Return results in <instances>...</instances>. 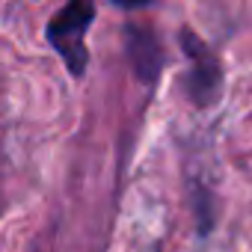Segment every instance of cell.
<instances>
[{"instance_id": "cell-1", "label": "cell", "mask_w": 252, "mask_h": 252, "mask_svg": "<svg viewBox=\"0 0 252 252\" xmlns=\"http://www.w3.org/2000/svg\"><path fill=\"white\" fill-rule=\"evenodd\" d=\"M95 21V6L86 0H74V3L63 6L51 24H48V42L51 48L63 57L65 68L71 77H83L89 65V51H86V33Z\"/></svg>"}, {"instance_id": "cell-2", "label": "cell", "mask_w": 252, "mask_h": 252, "mask_svg": "<svg viewBox=\"0 0 252 252\" xmlns=\"http://www.w3.org/2000/svg\"><path fill=\"white\" fill-rule=\"evenodd\" d=\"M178 39H181L184 54L190 57L187 98L196 107H214L220 101V92H222V65H220L217 54L187 27L178 33Z\"/></svg>"}, {"instance_id": "cell-3", "label": "cell", "mask_w": 252, "mask_h": 252, "mask_svg": "<svg viewBox=\"0 0 252 252\" xmlns=\"http://www.w3.org/2000/svg\"><path fill=\"white\" fill-rule=\"evenodd\" d=\"M125 39H128V57H131V63L137 68V77L146 80V83H155L160 68H163V60H166L158 33L152 27H146V24L131 21L125 27Z\"/></svg>"}]
</instances>
